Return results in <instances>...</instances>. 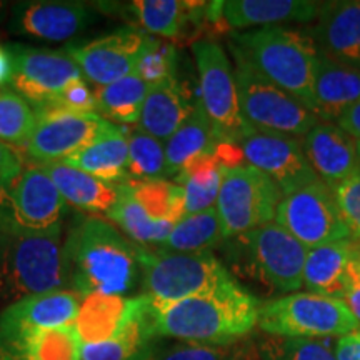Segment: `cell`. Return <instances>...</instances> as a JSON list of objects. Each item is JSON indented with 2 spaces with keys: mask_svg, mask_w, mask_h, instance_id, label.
I'll use <instances>...</instances> for the list:
<instances>
[{
  "mask_svg": "<svg viewBox=\"0 0 360 360\" xmlns=\"http://www.w3.org/2000/svg\"><path fill=\"white\" fill-rule=\"evenodd\" d=\"M60 192L65 204L90 215H109L119 200L122 184H110L64 162L40 165Z\"/></svg>",
  "mask_w": 360,
  "mask_h": 360,
  "instance_id": "25",
  "label": "cell"
},
{
  "mask_svg": "<svg viewBox=\"0 0 360 360\" xmlns=\"http://www.w3.org/2000/svg\"><path fill=\"white\" fill-rule=\"evenodd\" d=\"M148 34L122 27L85 44H72L65 52L90 82L105 87L134 74L146 49Z\"/></svg>",
  "mask_w": 360,
  "mask_h": 360,
  "instance_id": "16",
  "label": "cell"
},
{
  "mask_svg": "<svg viewBox=\"0 0 360 360\" xmlns=\"http://www.w3.org/2000/svg\"><path fill=\"white\" fill-rule=\"evenodd\" d=\"M13 58L12 89L20 94L32 109L49 105L70 84L84 79L79 65L65 51L30 49L8 45Z\"/></svg>",
  "mask_w": 360,
  "mask_h": 360,
  "instance_id": "14",
  "label": "cell"
},
{
  "mask_svg": "<svg viewBox=\"0 0 360 360\" xmlns=\"http://www.w3.org/2000/svg\"><path fill=\"white\" fill-rule=\"evenodd\" d=\"M309 30L319 52L360 70V0L321 4Z\"/></svg>",
  "mask_w": 360,
  "mask_h": 360,
  "instance_id": "20",
  "label": "cell"
},
{
  "mask_svg": "<svg viewBox=\"0 0 360 360\" xmlns=\"http://www.w3.org/2000/svg\"><path fill=\"white\" fill-rule=\"evenodd\" d=\"M233 58L238 105L252 130L304 137L321 122L299 98L270 82L242 57L233 53Z\"/></svg>",
  "mask_w": 360,
  "mask_h": 360,
  "instance_id": "8",
  "label": "cell"
},
{
  "mask_svg": "<svg viewBox=\"0 0 360 360\" xmlns=\"http://www.w3.org/2000/svg\"><path fill=\"white\" fill-rule=\"evenodd\" d=\"M134 297L89 294L82 297L74 328L82 344H98L114 337L127 322Z\"/></svg>",
  "mask_w": 360,
  "mask_h": 360,
  "instance_id": "29",
  "label": "cell"
},
{
  "mask_svg": "<svg viewBox=\"0 0 360 360\" xmlns=\"http://www.w3.org/2000/svg\"><path fill=\"white\" fill-rule=\"evenodd\" d=\"M262 360H337L328 339H287L267 335L259 344Z\"/></svg>",
  "mask_w": 360,
  "mask_h": 360,
  "instance_id": "40",
  "label": "cell"
},
{
  "mask_svg": "<svg viewBox=\"0 0 360 360\" xmlns=\"http://www.w3.org/2000/svg\"><path fill=\"white\" fill-rule=\"evenodd\" d=\"M225 170L229 169L214 152V154L193 157L175 175V184L184 191L187 215L215 209Z\"/></svg>",
  "mask_w": 360,
  "mask_h": 360,
  "instance_id": "31",
  "label": "cell"
},
{
  "mask_svg": "<svg viewBox=\"0 0 360 360\" xmlns=\"http://www.w3.org/2000/svg\"><path fill=\"white\" fill-rule=\"evenodd\" d=\"M175 51L172 45L160 42L159 39L148 35L147 45L143 49L135 74L148 85H154L162 80L174 77Z\"/></svg>",
  "mask_w": 360,
  "mask_h": 360,
  "instance_id": "41",
  "label": "cell"
},
{
  "mask_svg": "<svg viewBox=\"0 0 360 360\" xmlns=\"http://www.w3.org/2000/svg\"><path fill=\"white\" fill-rule=\"evenodd\" d=\"M67 287L79 295H124L141 278L137 245L101 217L79 219L62 244Z\"/></svg>",
  "mask_w": 360,
  "mask_h": 360,
  "instance_id": "1",
  "label": "cell"
},
{
  "mask_svg": "<svg viewBox=\"0 0 360 360\" xmlns=\"http://www.w3.org/2000/svg\"><path fill=\"white\" fill-rule=\"evenodd\" d=\"M282 199L277 184L252 165L225 170L215 204L224 240L276 222Z\"/></svg>",
  "mask_w": 360,
  "mask_h": 360,
  "instance_id": "9",
  "label": "cell"
},
{
  "mask_svg": "<svg viewBox=\"0 0 360 360\" xmlns=\"http://www.w3.org/2000/svg\"><path fill=\"white\" fill-rule=\"evenodd\" d=\"M146 360H154V355H150V357H148V359H146Z\"/></svg>",
  "mask_w": 360,
  "mask_h": 360,
  "instance_id": "50",
  "label": "cell"
},
{
  "mask_svg": "<svg viewBox=\"0 0 360 360\" xmlns=\"http://www.w3.org/2000/svg\"><path fill=\"white\" fill-rule=\"evenodd\" d=\"M24 159L15 148L0 142V187L11 182L24 170Z\"/></svg>",
  "mask_w": 360,
  "mask_h": 360,
  "instance_id": "44",
  "label": "cell"
},
{
  "mask_svg": "<svg viewBox=\"0 0 360 360\" xmlns=\"http://www.w3.org/2000/svg\"><path fill=\"white\" fill-rule=\"evenodd\" d=\"M359 150H360V141H359Z\"/></svg>",
  "mask_w": 360,
  "mask_h": 360,
  "instance_id": "51",
  "label": "cell"
},
{
  "mask_svg": "<svg viewBox=\"0 0 360 360\" xmlns=\"http://www.w3.org/2000/svg\"><path fill=\"white\" fill-rule=\"evenodd\" d=\"M82 295L70 289L44 292L15 300L0 314V339L72 326Z\"/></svg>",
  "mask_w": 360,
  "mask_h": 360,
  "instance_id": "18",
  "label": "cell"
},
{
  "mask_svg": "<svg viewBox=\"0 0 360 360\" xmlns=\"http://www.w3.org/2000/svg\"><path fill=\"white\" fill-rule=\"evenodd\" d=\"M276 224L307 249L352 237L342 217L334 188L321 179L283 195L277 207Z\"/></svg>",
  "mask_w": 360,
  "mask_h": 360,
  "instance_id": "12",
  "label": "cell"
},
{
  "mask_svg": "<svg viewBox=\"0 0 360 360\" xmlns=\"http://www.w3.org/2000/svg\"><path fill=\"white\" fill-rule=\"evenodd\" d=\"M148 87L135 72L105 87H97V114L110 124H139Z\"/></svg>",
  "mask_w": 360,
  "mask_h": 360,
  "instance_id": "33",
  "label": "cell"
},
{
  "mask_svg": "<svg viewBox=\"0 0 360 360\" xmlns=\"http://www.w3.org/2000/svg\"><path fill=\"white\" fill-rule=\"evenodd\" d=\"M62 225L44 232L0 227V297L6 300L69 289Z\"/></svg>",
  "mask_w": 360,
  "mask_h": 360,
  "instance_id": "4",
  "label": "cell"
},
{
  "mask_svg": "<svg viewBox=\"0 0 360 360\" xmlns=\"http://www.w3.org/2000/svg\"><path fill=\"white\" fill-rule=\"evenodd\" d=\"M107 219L119 225L120 231L127 233L129 240H132L135 245L150 247V249L164 244L165 238L174 229V224L157 222V220L148 217L146 210L130 193L127 182L122 184L119 200L112 207Z\"/></svg>",
  "mask_w": 360,
  "mask_h": 360,
  "instance_id": "34",
  "label": "cell"
},
{
  "mask_svg": "<svg viewBox=\"0 0 360 360\" xmlns=\"http://www.w3.org/2000/svg\"><path fill=\"white\" fill-rule=\"evenodd\" d=\"M94 22V12L82 2L30 0L12 8L11 29L15 34L47 42H64Z\"/></svg>",
  "mask_w": 360,
  "mask_h": 360,
  "instance_id": "17",
  "label": "cell"
},
{
  "mask_svg": "<svg viewBox=\"0 0 360 360\" xmlns=\"http://www.w3.org/2000/svg\"><path fill=\"white\" fill-rule=\"evenodd\" d=\"M34 112L35 127L24 150L37 165L69 159L87 147L110 124L98 114H79L52 107Z\"/></svg>",
  "mask_w": 360,
  "mask_h": 360,
  "instance_id": "13",
  "label": "cell"
},
{
  "mask_svg": "<svg viewBox=\"0 0 360 360\" xmlns=\"http://www.w3.org/2000/svg\"><path fill=\"white\" fill-rule=\"evenodd\" d=\"M127 187L148 217L157 222H170L175 225L187 215L184 191L175 182L147 180V182H127Z\"/></svg>",
  "mask_w": 360,
  "mask_h": 360,
  "instance_id": "35",
  "label": "cell"
},
{
  "mask_svg": "<svg viewBox=\"0 0 360 360\" xmlns=\"http://www.w3.org/2000/svg\"><path fill=\"white\" fill-rule=\"evenodd\" d=\"M45 107H52V109H62L70 112H79V114H97V102H96V90L89 87V84L84 79L77 80V82L70 84L64 92L58 96L56 101L49 105L39 107V109H45ZM37 110V109H34Z\"/></svg>",
  "mask_w": 360,
  "mask_h": 360,
  "instance_id": "43",
  "label": "cell"
},
{
  "mask_svg": "<svg viewBox=\"0 0 360 360\" xmlns=\"http://www.w3.org/2000/svg\"><path fill=\"white\" fill-rule=\"evenodd\" d=\"M150 304L152 323L159 339L207 345L245 339L257 326L262 305L237 281L177 302L155 304L150 300Z\"/></svg>",
  "mask_w": 360,
  "mask_h": 360,
  "instance_id": "2",
  "label": "cell"
},
{
  "mask_svg": "<svg viewBox=\"0 0 360 360\" xmlns=\"http://www.w3.org/2000/svg\"><path fill=\"white\" fill-rule=\"evenodd\" d=\"M229 242L232 244L231 260L245 276L283 294H294L304 287L309 249L278 224H267Z\"/></svg>",
  "mask_w": 360,
  "mask_h": 360,
  "instance_id": "6",
  "label": "cell"
},
{
  "mask_svg": "<svg viewBox=\"0 0 360 360\" xmlns=\"http://www.w3.org/2000/svg\"><path fill=\"white\" fill-rule=\"evenodd\" d=\"M232 53L264 77L299 98L314 112V74L317 47L309 34L281 25L259 27L232 35Z\"/></svg>",
  "mask_w": 360,
  "mask_h": 360,
  "instance_id": "3",
  "label": "cell"
},
{
  "mask_svg": "<svg viewBox=\"0 0 360 360\" xmlns=\"http://www.w3.org/2000/svg\"><path fill=\"white\" fill-rule=\"evenodd\" d=\"M129 162L127 172L130 182H147V180H167V159L165 143L141 127L127 130Z\"/></svg>",
  "mask_w": 360,
  "mask_h": 360,
  "instance_id": "37",
  "label": "cell"
},
{
  "mask_svg": "<svg viewBox=\"0 0 360 360\" xmlns=\"http://www.w3.org/2000/svg\"><path fill=\"white\" fill-rule=\"evenodd\" d=\"M154 360H262L259 349L250 340L242 339L232 344H179L157 345Z\"/></svg>",
  "mask_w": 360,
  "mask_h": 360,
  "instance_id": "39",
  "label": "cell"
},
{
  "mask_svg": "<svg viewBox=\"0 0 360 360\" xmlns=\"http://www.w3.org/2000/svg\"><path fill=\"white\" fill-rule=\"evenodd\" d=\"M13 75V58L11 49L0 45V89L12 82Z\"/></svg>",
  "mask_w": 360,
  "mask_h": 360,
  "instance_id": "48",
  "label": "cell"
},
{
  "mask_svg": "<svg viewBox=\"0 0 360 360\" xmlns=\"http://www.w3.org/2000/svg\"><path fill=\"white\" fill-rule=\"evenodd\" d=\"M65 200L40 165H29L0 187V227L44 232L62 225Z\"/></svg>",
  "mask_w": 360,
  "mask_h": 360,
  "instance_id": "11",
  "label": "cell"
},
{
  "mask_svg": "<svg viewBox=\"0 0 360 360\" xmlns=\"http://www.w3.org/2000/svg\"><path fill=\"white\" fill-rule=\"evenodd\" d=\"M207 2L182 0H135L132 11L147 32L165 39L182 35L188 22L205 20Z\"/></svg>",
  "mask_w": 360,
  "mask_h": 360,
  "instance_id": "32",
  "label": "cell"
},
{
  "mask_svg": "<svg viewBox=\"0 0 360 360\" xmlns=\"http://www.w3.org/2000/svg\"><path fill=\"white\" fill-rule=\"evenodd\" d=\"M143 295L169 304L212 292L236 281L212 250L174 252L137 245Z\"/></svg>",
  "mask_w": 360,
  "mask_h": 360,
  "instance_id": "5",
  "label": "cell"
},
{
  "mask_svg": "<svg viewBox=\"0 0 360 360\" xmlns=\"http://www.w3.org/2000/svg\"><path fill=\"white\" fill-rule=\"evenodd\" d=\"M199 70L200 107L224 142L238 143L252 129L238 105L236 70L227 52L219 42L202 39L192 44Z\"/></svg>",
  "mask_w": 360,
  "mask_h": 360,
  "instance_id": "10",
  "label": "cell"
},
{
  "mask_svg": "<svg viewBox=\"0 0 360 360\" xmlns=\"http://www.w3.org/2000/svg\"><path fill=\"white\" fill-rule=\"evenodd\" d=\"M335 357L337 360H360V328L337 339Z\"/></svg>",
  "mask_w": 360,
  "mask_h": 360,
  "instance_id": "45",
  "label": "cell"
},
{
  "mask_svg": "<svg viewBox=\"0 0 360 360\" xmlns=\"http://www.w3.org/2000/svg\"><path fill=\"white\" fill-rule=\"evenodd\" d=\"M237 146L240 147L245 164L272 179L283 195L319 180L299 137L252 130Z\"/></svg>",
  "mask_w": 360,
  "mask_h": 360,
  "instance_id": "15",
  "label": "cell"
},
{
  "mask_svg": "<svg viewBox=\"0 0 360 360\" xmlns=\"http://www.w3.org/2000/svg\"><path fill=\"white\" fill-rule=\"evenodd\" d=\"M80 342L74 323L11 339H0V360H80Z\"/></svg>",
  "mask_w": 360,
  "mask_h": 360,
  "instance_id": "28",
  "label": "cell"
},
{
  "mask_svg": "<svg viewBox=\"0 0 360 360\" xmlns=\"http://www.w3.org/2000/svg\"><path fill=\"white\" fill-rule=\"evenodd\" d=\"M359 257L360 240L355 237L309 249L302 274L304 287L312 294L344 300Z\"/></svg>",
  "mask_w": 360,
  "mask_h": 360,
  "instance_id": "21",
  "label": "cell"
},
{
  "mask_svg": "<svg viewBox=\"0 0 360 360\" xmlns=\"http://www.w3.org/2000/svg\"><path fill=\"white\" fill-rule=\"evenodd\" d=\"M193 107L195 103L188 102L187 92L174 75L148 87L137 127L165 143L192 114Z\"/></svg>",
  "mask_w": 360,
  "mask_h": 360,
  "instance_id": "27",
  "label": "cell"
},
{
  "mask_svg": "<svg viewBox=\"0 0 360 360\" xmlns=\"http://www.w3.org/2000/svg\"><path fill=\"white\" fill-rule=\"evenodd\" d=\"M300 142L310 167L332 188L360 172L359 141L337 124L321 120Z\"/></svg>",
  "mask_w": 360,
  "mask_h": 360,
  "instance_id": "19",
  "label": "cell"
},
{
  "mask_svg": "<svg viewBox=\"0 0 360 360\" xmlns=\"http://www.w3.org/2000/svg\"><path fill=\"white\" fill-rule=\"evenodd\" d=\"M344 302L360 326V257L354 265L352 283H350V289L347 292V295H345Z\"/></svg>",
  "mask_w": 360,
  "mask_h": 360,
  "instance_id": "46",
  "label": "cell"
},
{
  "mask_svg": "<svg viewBox=\"0 0 360 360\" xmlns=\"http://www.w3.org/2000/svg\"><path fill=\"white\" fill-rule=\"evenodd\" d=\"M321 2L310 0H227L220 2V19L229 29L269 27L282 22L307 24L317 19Z\"/></svg>",
  "mask_w": 360,
  "mask_h": 360,
  "instance_id": "24",
  "label": "cell"
},
{
  "mask_svg": "<svg viewBox=\"0 0 360 360\" xmlns=\"http://www.w3.org/2000/svg\"><path fill=\"white\" fill-rule=\"evenodd\" d=\"M2 8H4V2H0V12H2Z\"/></svg>",
  "mask_w": 360,
  "mask_h": 360,
  "instance_id": "49",
  "label": "cell"
},
{
  "mask_svg": "<svg viewBox=\"0 0 360 360\" xmlns=\"http://www.w3.org/2000/svg\"><path fill=\"white\" fill-rule=\"evenodd\" d=\"M357 101L360 70L317 51L314 74V114L317 119L335 124Z\"/></svg>",
  "mask_w": 360,
  "mask_h": 360,
  "instance_id": "23",
  "label": "cell"
},
{
  "mask_svg": "<svg viewBox=\"0 0 360 360\" xmlns=\"http://www.w3.org/2000/svg\"><path fill=\"white\" fill-rule=\"evenodd\" d=\"M335 124L349 135H352L354 139L360 141V101L355 102L349 110H345Z\"/></svg>",
  "mask_w": 360,
  "mask_h": 360,
  "instance_id": "47",
  "label": "cell"
},
{
  "mask_svg": "<svg viewBox=\"0 0 360 360\" xmlns=\"http://www.w3.org/2000/svg\"><path fill=\"white\" fill-rule=\"evenodd\" d=\"M35 127V112L13 89H0V142L25 148Z\"/></svg>",
  "mask_w": 360,
  "mask_h": 360,
  "instance_id": "38",
  "label": "cell"
},
{
  "mask_svg": "<svg viewBox=\"0 0 360 360\" xmlns=\"http://www.w3.org/2000/svg\"><path fill=\"white\" fill-rule=\"evenodd\" d=\"M159 337L152 323V304L147 295L132 300L127 322L112 339L98 344H82L80 360H146L154 355Z\"/></svg>",
  "mask_w": 360,
  "mask_h": 360,
  "instance_id": "22",
  "label": "cell"
},
{
  "mask_svg": "<svg viewBox=\"0 0 360 360\" xmlns=\"http://www.w3.org/2000/svg\"><path fill=\"white\" fill-rule=\"evenodd\" d=\"M222 240L217 210L210 209L200 214L186 215L179 224H175L160 249L174 252H200L210 250Z\"/></svg>",
  "mask_w": 360,
  "mask_h": 360,
  "instance_id": "36",
  "label": "cell"
},
{
  "mask_svg": "<svg viewBox=\"0 0 360 360\" xmlns=\"http://www.w3.org/2000/svg\"><path fill=\"white\" fill-rule=\"evenodd\" d=\"M67 165L84 170L110 184L130 182L127 172L129 139L127 130L115 124L98 134L87 147L62 160Z\"/></svg>",
  "mask_w": 360,
  "mask_h": 360,
  "instance_id": "26",
  "label": "cell"
},
{
  "mask_svg": "<svg viewBox=\"0 0 360 360\" xmlns=\"http://www.w3.org/2000/svg\"><path fill=\"white\" fill-rule=\"evenodd\" d=\"M257 326L264 334L287 339H330L359 330L344 300L294 292L260 305Z\"/></svg>",
  "mask_w": 360,
  "mask_h": 360,
  "instance_id": "7",
  "label": "cell"
},
{
  "mask_svg": "<svg viewBox=\"0 0 360 360\" xmlns=\"http://www.w3.org/2000/svg\"><path fill=\"white\" fill-rule=\"evenodd\" d=\"M334 193L350 233L360 240V172L335 186Z\"/></svg>",
  "mask_w": 360,
  "mask_h": 360,
  "instance_id": "42",
  "label": "cell"
},
{
  "mask_svg": "<svg viewBox=\"0 0 360 360\" xmlns=\"http://www.w3.org/2000/svg\"><path fill=\"white\" fill-rule=\"evenodd\" d=\"M220 142H224L202 110L200 102L195 103L192 114L175 130L172 137L165 142V159H167L169 177L174 179L184 165L193 157L214 154Z\"/></svg>",
  "mask_w": 360,
  "mask_h": 360,
  "instance_id": "30",
  "label": "cell"
}]
</instances>
